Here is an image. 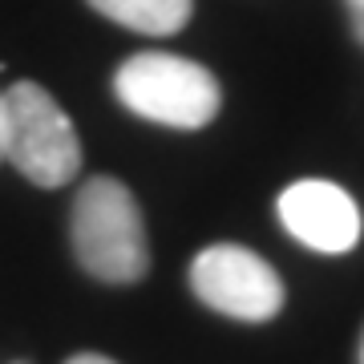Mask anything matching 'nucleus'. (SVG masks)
<instances>
[{
  "mask_svg": "<svg viewBox=\"0 0 364 364\" xmlns=\"http://www.w3.org/2000/svg\"><path fill=\"white\" fill-rule=\"evenodd\" d=\"M69 239L77 263L102 284H138L150 272L142 207L130 195V186L117 178L97 174L77 191Z\"/></svg>",
  "mask_w": 364,
  "mask_h": 364,
  "instance_id": "obj_1",
  "label": "nucleus"
},
{
  "mask_svg": "<svg viewBox=\"0 0 364 364\" xmlns=\"http://www.w3.org/2000/svg\"><path fill=\"white\" fill-rule=\"evenodd\" d=\"M114 93L130 114L170 130H203L223 105V90L207 65L158 49L122 61L114 73Z\"/></svg>",
  "mask_w": 364,
  "mask_h": 364,
  "instance_id": "obj_2",
  "label": "nucleus"
},
{
  "mask_svg": "<svg viewBox=\"0 0 364 364\" xmlns=\"http://www.w3.org/2000/svg\"><path fill=\"white\" fill-rule=\"evenodd\" d=\"M4 158L33 186L57 191L81 170V142L45 85L16 81L4 93Z\"/></svg>",
  "mask_w": 364,
  "mask_h": 364,
  "instance_id": "obj_3",
  "label": "nucleus"
},
{
  "mask_svg": "<svg viewBox=\"0 0 364 364\" xmlns=\"http://www.w3.org/2000/svg\"><path fill=\"white\" fill-rule=\"evenodd\" d=\"M191 287L207 308L243 324H263L284 308V279L267 259L239 243H215L198 251L191 263Z\"/></svg>",
  "mask_w": 364,
  "mask_h": 364,
  "instance_id": "obj_4",
  "label": "nucleus"
},
{
  "mask_svg": "<svg viewBox=\"0 0 364 364\" xmlns=\"http://www.w3.org/2000/svg\"><path fill=\"white\" fill-rule=\"evenodd\" d=\"M279 223L291 239L320 255H344L360 239V210L344 186L328 178L291 182L279 195Z\"/></svg>",
  "mask_w": 364,
  "mask_h": 364,
  "instance_id": "obj_5",
  "label": "nucleus"
},
{
  "mask_svg": "<svg viewBox=\"0 0 364 364\" xmlns=\"http://www.w3.org/2000/svg\"><path fill=\"white\" fill-rule=\"evenodd\" d=\"M90 9L142 37H174L178 28H186L195 0H90Z\"/></svg>",
  "mask_w": 364,
  "mask_h": 364,
  "instance_id": "obj_6",
  "label": "nucleus"
},
{
  "mask_svg": "<svg viewBox=\"0 0 364 364\" xmlns=\"http://www.w3.org/2000/svg\"><path fill=\"white\" fill-rule=\"evenodd\" d=\"M344 9H348V21H352V37L364 45V0H344Z\"/></svg>",
  "mask_w": 364,
  "mask_h": 364,
  "instance_id": "obj_7",
  "label": "nucleus"
},
{
  "mask_svg": "<svg viewBox=\"0 0 364 364\" xmlns=\"http://www.w3.org/2000/svg\"><path fill=\"white\" fill-rule=\"evenodd\" d=\"M65 364H117V360H109V356H97V352H81V356H69Z\"/></svg>",
  "mask_w": 364,
  "mask_h": 364,
  "instance_id": "obj_8",
  "label": "nucleus"
},
{
  "mask_svg": "<svg viewBox=\"0 0 364 364\" xmlns=\"http://www.w3.org/2000/svg\"><path fill=\"white\" fill-rule=\"evenodd\" d=\"M0 158H4V93H0Z\"/></svg>",
  "mask_w": 364,
  "mask_h": 364,
  "instance_id": "obj_9",
  "label": "nucleus"
},
{
  "mask_svg": "<svg viewBox=\"0 0 364 364\" xmlns=\"http://www.w3.org/2000/svg\"><path fill=\"white\" fill-rule=\"evenodd\" d=\"M360 364H364V344H360Z\"/></svg>",
  "mask_w": 364,
  "mask_h": 364,
  "instance_id": "obj_10",
  "label": "nucleus"
},
{
  "mask_svg": "<svg viewBox=\"0 0 364 364\" xmlns=\"http://www.w3.org/2000/svg\"><path fill=\"white\" fill-rule=\"evenodd\" d=\"M13 364H28V360H13Z\"/></svg>",
  "mask_w": 364,
  "mask_h": 364,
  "instance_id": "obj_11",
  "label": "nucleus"
}]
</instances>
